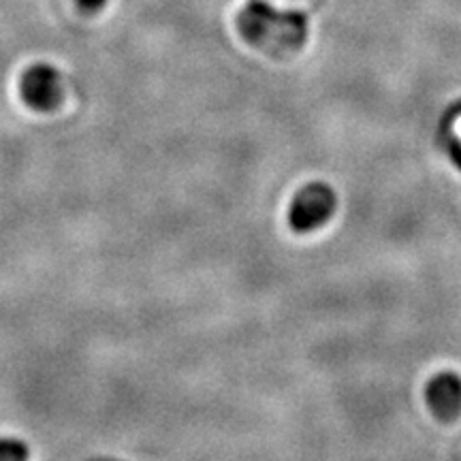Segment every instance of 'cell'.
<instances>
[{
    "label": "cell",
    "instance_id": "obj_5",
    "mask_svg": "<svg viewBox=\"0 0 461 461\" xmlns=\"http://www.w3.org/2000/svg\"><path fill=\"white\" fill-rule=\"evenodd\" d=\"M0 461H24V451L15 442H0Z\"/></svg>",
    "mask_w": 461,
    "mask_h": 461
},
{
    "label": "cell",
    "instance_id": "obj_1",
    "mask_svg": "<svg viewBox=\"0 0 461 461\" xmlns=\"http://www.w3.org/2000/svg\"><path fill=\"white\" fill-rule=\"evenodd\" d=\"M238 28L248 43L269 56H288L305 43L308 24L302 15L282 14L263 3H252L238 15Z\"/></svg>",
    "mask_w": 461,
    "mask_h": 461
},
{
    "label": "cell",
    "instance_id": "obj_2",
    "mask_svg": "<svg viewBox=\"0 0 461 461\" xmlns=\"http://www.w3.org/2000/svg\"><path fill=\"white\" fill-rule=\"evenodd\" d=\"M333 210H336V197H333L330 186L312 184L295 197L291 210V224L297 230L316 229L325 221H330Z\"/></svg>",
    "mask_w": 461,
    "mask_h": 461
},
{
    "label": "cell",
    "instance_id": "obj_6",
    "mask_svg": "<svg viewBox=\"0 0 461 461\" xmlns=\"http://www.w3.org/2000/svg\"><path fill=\"white\" fill-rule=\"evenodd\" d=\"M79 7L86 11H99L107 5V0H77Z\"/></svg>",
    "mask_w": 461,
    "mask_h": 461
},
{
    "label": "cell",
    "instance_id": "obj_4",
    "mask_svg": "<svg viewBox=\"0 0 461 461\" xmlns=\"http://www.w3.org/2000/svg\"><path fill=\"white\" fill-rule=\"evenodd\" d=\"M428 402L440 419H453L461 412V378L457 374H438L428 384Z\"/></svg>",
    "mask_w": 461,
    "mask_h": 461
},
{
    "label": "cell",
    "instance_id": "obj_3",
    "mask_svg": "<svg viewBox=\"0 0 461 461\" xmlns=\"http://www.w3.org/2000/svg\"><path fill=\"white\" fill-rule=\"evenodd\" d=\"M22 95L28 105L39 112L56 107L62 99V77L58 68L45 62L32 65L22 77Z\"/></svg>",
    "mask_w": 461,
    "mask_h": 461
}]
</instances>
